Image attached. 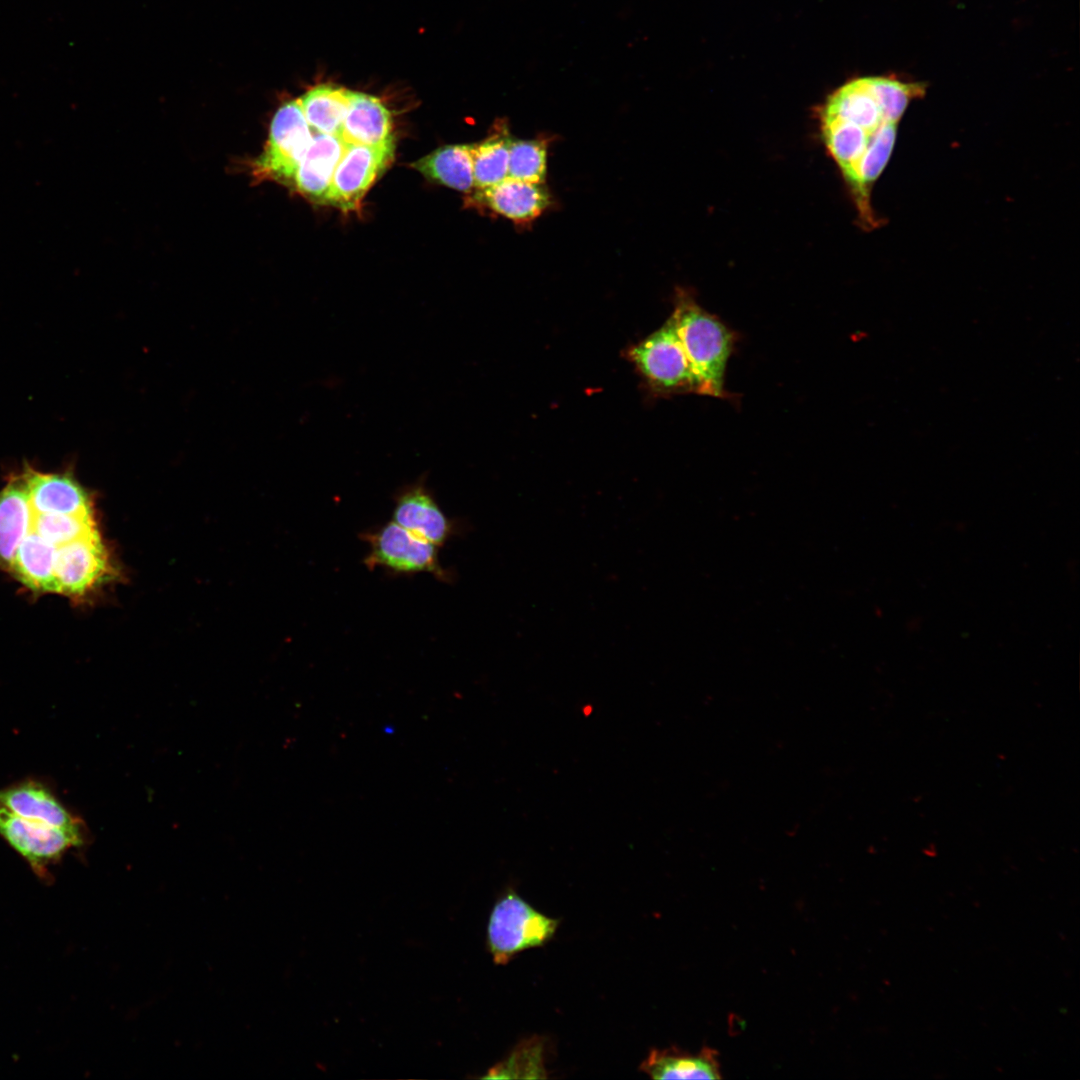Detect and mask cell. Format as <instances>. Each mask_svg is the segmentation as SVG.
<instances>
[{"label":"cell","mask_w":1080,"mask_h":1080,"mask_svg":"<svg viewBox=\"0 0 1080 1080\" xmlns=\"http://www.w3.org/2000/svg\"><path fill=\"white\" fill-rule=\"evenodd\" d=\"M671 318L695 377L698 394L727 397L724 379L734 346V333L682 290L676 295Z\"/></svg>","instance_id":"1"},{"label":"cell","mask_w":1080,"mask_h":1080,"mask_svg":"<svg viewBox=\"0 0 1080 1080\" xmlns=\"http://www.w3.org/2000/svg\"><path fill=\"white\" fill-rule=\"evenodd\" d=\"M559 921L534 909L514 890L498 898L487 929L488 950L496 964L504 965L516 954L539 947L555 934Z\"/></svg>","instance_id":"2"},{"label":"cell","mask_w":1080,"mask_h":1080,"mask_svg":"<svg viewBox=\"0 0 1080 1080\" xmlns=\"http://www.w3.org/2000/svg\"><path fill=\"white\" fill-rule=\"evenodd\" d=\"M368 543L367 568H383L395 574L430 573L448 582L450 573L441 565L438 546L389 521L361 535Z\"/></svg>","instance_id":"3"},{"label":"cell","mask_w":1080,"mask_h":1080,"mask_svg":"<svg viewBox=\"0 0 1080 1080\" xmlns=\"http://www.w3.org/2000/svg\"><path fill=\"white\" fill-rule=\"evenodd\" d=\"M313 135L299 99L284 103L272 119L263 153L254 162V176L293 186Z\"/></svg>","instance_id":"4"},{"label":"cell","mask_w":1080,"mask_h":1080,"mask_svg":"<svg viewBox=\"0 0 1080 1080\" xmlns=\"http://www.w3.org/2000/svg\"><path fill=\"white\" fill-rule=\"evenodd\" d=\"M632 360L648 381L662 392H693L697 383L673 319L633 347Z\"/></svg>","instance_id":"5"},{"label":"cell","mask_w":1080,"mask_h":1080,"mask_svg":"<svg viewBox=\"0 0 1080 1080\" xmlns=\"http://www.w3.org/2000/svg\"><path fill=\"white\" fill-rule=\"evenodd\" d=\"M55 592L80 597L116 575L99 532L57 547Z\"/></svg>","instance_id":"6"},{"label":"cell","mask_w":1080,"mask_h":1080,"mask_svg":"<svg viewBox=\"0 0 1080 1080\" xmlns=\"http://www.w3.org/2000/svg\"><path fill=\"white\" fill-rule=\"evenodd\" d=\"M394 141L381 146L346 144L334 171L325 204L354 211L377 178L393 161Z\"/></svg>","instance_id":"7"},{"label":"cell","mask_w":1080,"mask_h":1080,"mask_svg":"<svg viewBox=\"0 0 1080 1080\" xmlns=\"http://www.w3.org/2000/svg\"><path fill=\"white\" fill-rule=\"evenodd\" d=\"M0 836L39 874L88 836L20 817L0 804Z\"/></svg>","instance_id":"8"},{"label":"cell","mask_w":1080,"mask_h":1080,"mask_svg":"<svg viewBox=\"0 0 1080 1080\" xmlns=\"http://www.w3.org/2000/svg\"><path fill=\"white\" fill-rule=\"evenodd\" d=\"M393 521L438 547L456 530L427 486L426 475L401 487L394 495Z\"/></svg>","instance_id":"9"},{"label":"cell","mask_w":1080,"mask_h":1080,"mask_svg":"<svg viewBox=\"0 0 1080 1080\" xmlns=\"http://www.w3.org/2000/svg\"><path fill=\"white\" fill-rule=\"evenodd\" d=\"M0 804L25 819L88 836L85 822L73 814L50 787L41 781L25 779L1 788Z\"/></svg>","instance_id":"10"},{"label":"cell","mask_w":1080,"mask_h":1080,"mask_svg":"<svg viewBox=\"0 0 1080 1080\" xmlns=\"http://www.w3.org/2000/svg\"><path fill=\"white\" fill-rule=\"evenodd\" d=\"M34 514H93L89 492L70 473H42L26 466L22 473Z\"/></svg>","instance_id":"11"},{"label":"cell","mask_w":1080,"mask_h":1080,"mask_svg":"<svg viewBox=\"0 0 1080 1080\" xmlns=\"http://www.w3.org/2000/svg\"><path fill=\"white\" fill-rule=\"evenodd\" d=\"M471 202L523 224L540 216L550 206L551 196L543 184L507 177L491 187L476 189Z\"/></svg>","instance_id":"12"},{"label":"cell","mask_w":1080,"mask_h":1080,"mask_svg":"<svg viewBox=\"0 0 1080 1080\" xmlns=\"http://www.w3.org/2000/svg\"><path fill=\"white\" fill-rule=\"evenodd\" d=\"M346 143L335 135L316 133L296 171L293 186L306 198L325 204L334 171Z\"/></svg>","instance_id":"13"},{"label":"cell","mask_w":1080,"mask_h":1080,"mask_svg":"<svg viewBox=\"0 0 1080 1080\" xmlns=\"http://www.w3.org/2000/svg\"><path fill=\"white\" fill-rule=\"evenodd\" d=\"M339 137L346 144L366 146L394 141L390 111L377 97L352 91Z\"/></svg>","instance_id":"14"},{"label":"cell","mask_w":1080,"mask_h":1080,"mask_svg":"<svg viewBox=\"0 0 1080 1080\" xmlns=\"http://www.w3.org/2000/svg\"><path fill=\"white\" fill-rule=\"evenodd\" d=\"M34 512L22 474L0 491V567L11 565L22 540L32 530Z\"/></svg>","instance_id":"15"},{"label":"cell","mask_w":1080,"mask_h":1080,"mask_svg":"<svg viewBox=\"0 0 1080 1080\" xmlns=\"http://www.w3.org/2000/svg\"><path fill=\"white\" fill-rule=\"evenodd\" d=\"M654 1079H719L721 1078L718 1054L711 1048H703L692 1054L677 1048L652 1050L640 1066Z\"/></svg>","instance_id":"16"},{"label":"cell","mask_w":1080,"mask_h":1080,"mask_svg":"<svg viewBox=\"0 0 1080 1080\" xmlns=\"http://www.w3.org/2000/svg\"><path fill=\"white\" fill-rule=\"evenodd\" d=\"M56 552V545L31 530L17 548L10 570L33 590L55 592Z\"/></svg>","instance_id":"17"},{"label":"cell","mask_w":1080,"mask_h":1080,"mask_svg":"<svg viewBox=\"0 0 1080 1080\" xmlns=\"http://www.w3.org/2000/svg\"><path fill=\"white\" fill-rule=\"evenodd\" d=\"M472 144L446 145L414 162L426 178L450 188L470 192L474 188Z\"/></svg>","instance_id":"18"},{"label":"cell","mask_w":1080,"mask_h":1080,"mask_svg":"<svg viewBox=\"0 0 1080 1080\" xmlns=\"http://www.w3.org/2000/svg\"><path fill=\"white\" fill-rule=\"evenodd\" d=\"M352 91L330 84L308 90L300 105L311 129L316 133L340 136Z\"/></svg>","instance_id":"19"},{"label":"cell","mask_w":1080,"mask_h":1080,"mask_svg":"<svg viewBox=\"0 0 1080 1080\" xmlns=\"http://www.w3.org/2000/svg\"><path fill=\"white\" fill-rule=\"evenodd\" d=\"M512 136L505 121H496L483 141L472 144L474 187L485 189L508 177Z\"/></svg>","instance_id":"20"},{"label":"cell","mask_w":1080,"mask_h":1080,"mask_svg":"<svg viewBox=\"0 0 1080 1080\" xmlns=\"http://www.w3.org/2000/svg\"><path fill=\"white\" fill-rule=\"evenodd\" d=\"M32 530L57 547L98 532L94 513L34 514Z\"/></svg>","instance_id":"21"},{"label":"cell","mask_w":1080,"mask_h":1080,"mask_svg":"<svg viewBox=\"0 0 1080 1080\" xmlns=\"http://www.w3.org/2000/svg\"><path fill=\"white\" fill-rule=\"evenodd\" d=\"M547 142L544 139H512L508 177L543 184L546 177Z\"/></svg>","instance_id":"22"},{"label":"cell","mask_w":1080,"mask_h":1080,"mask_svg":"<svg viewBox=\"0 0 1080 1080\" xmlns=\"http://www.w3.org/2000/svg\"><path fill=\"white\" fill-rule=\"evenodd\" d=\"M544 1072L542 1045L535 1038L519 1044L505 1061L494 1066L484 1078H543Z\"/></svg>","instance_id":"23"}]
</instances>
